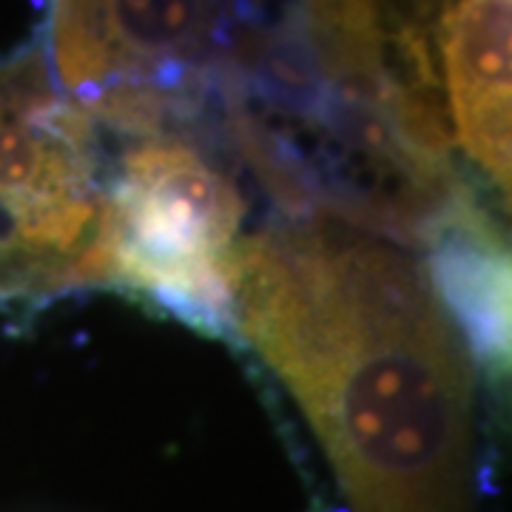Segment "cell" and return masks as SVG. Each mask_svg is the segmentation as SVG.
<instances>
[{"label":"cell","mask_w":512,"mask_h":512,"mask_svg":"<svg viewBox=\"0 0 512 512\" xmlns=\"http://www.w3.org/2000/svg\"><path fill=\"white\" fill-rule=\"evenodd\" d=\"M237 342L279 376L362 512H456L470 356L399 242L330 217L239 242Z\"/></svg>","instance_id":"obj_1"},{"label":"cell","mask_w":512,"mask_h":512,"mask_svg":"<svg viewBox=\"0 0 512 512\" xmlns=\"http://www.w3.org/2000/svg\"><path fill=\"white\" fill-rule=\"evenodd\" d=\"M248 202L191 134L128 137L109 165L92 285L151 299L217 339L237 342L234 274Z\"/></svg>","instance_id":"obj_2"},{"label":"cell","mask_w":512,"mask_h":512,"mask_svg":"<svg viewBox=\"0 0 512 512\" xmlns=\"http://www.w3.org/2000/svg\"><path fill=\"white\" fill-rule=\"evenodd\" d=\"M106 183L92 114L35 60L0 69V299L92 285Z\"/></svg>","instance_id":"obj_3"},{"label":"cell","mask_w":512,"mask_h":512,"mask_svg":"<svg viewBox=\"0 0 512 512\" xmlns=\"http://www.w3.org/2000/svg\"><path fill=\"white\" fill-rule=\"evenodd\" d=\"M421 248L427 251V285L456 322L470 365L498 387L510 373V251L473 185L433 220Z\"/></svg>","instance_id":"obj_4"},{"label":"cell","mask_w":512,"mask_h":512,"mask_svg":"<svg viewBox=\"0 0 512 512\" xmlns=\"http://www.w3.org/2000/svg\"><path fill=\"white\" fill-rule=\"evenodd\" d=\"M512 0H458L441 23L444 86L453 140L510 200Z\"/></svg>","instance_id":"obj_5"},{"label":"cell","mask_w":512,"mask_h":512,"mask_svg":"<svg viewBox=\"0 0 512 512\" xmlns=\"http://www.w3.org/2000/svg\"><path fill=\"white\" fill-rule=\"evenodd\" d=\"M242 3H245V0H242ZM251 3H256V0H251Z\"/></svg>","instance_id":"obj_6"}]
</instances>
